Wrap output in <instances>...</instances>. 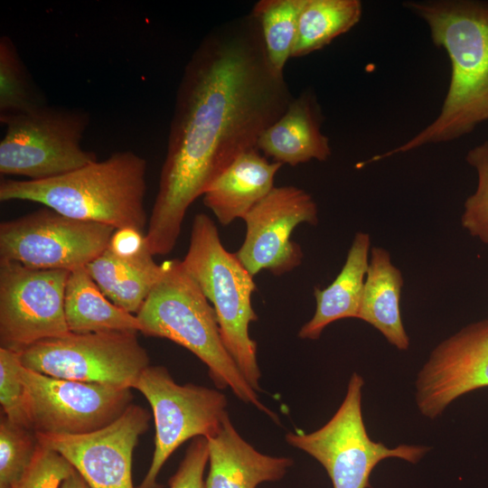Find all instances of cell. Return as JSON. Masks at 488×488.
Returning a JSON list of instances; mask_svg holds the SVG:
<instances>
[{
	"label": "cell",
	"mask_w": 488,
	"mask_h": 488,
	"mask_svg": "<svg viewBox=\"0 0 488 488\" xmlns=\"http://www.w3.org/2000/svg\"><path fill=\"white\" fill-rule=\"evenodd\" d=\"M404 5L427 23L432 42L446 51L451 63L448 89L431 124L362 164L425 145L455 140L488 121V2L409 1Z\"/></svg>",
	"instance_id": "cell-2"
},
{
	"label": "cell",
	"mask_w": 488,
	"mask_h": 488,
	"mask_svg": "<svg viewBox=\"0 0 488 488\" xmlns=\"http://www.w3.org/2000/svg\"><path fill=\"white\" fill-rule=\"evenodd\" d=\"M208 463L207 439L193 438L176 473L169 480L170 488H205L203 478Z\"/></svg>",
	"instance_id": "cell-30"
},
{
	"label": "cell",
	"mask_w": 488,
	"mask_h": 488,
	"mask_svg": "<svg viewBox=\"0 0 488 488\" xmlns=\"http://www.w3.org/2000/svg\"><path fill=\"white\" fill-rule=\"evenodd\" d=\"M40 443L33 430L0 419V488H14L30 469Z\"/></svg>",
	"instance_id": "cell-26"
},
{
	"label": "cell",
	"mask_w": 488,
	"mask_h": 488,
	"mask_svg": "<svg viewBox=\"0 0 488 488\" xmlns=\"http://www.w3.org/2000/svg\"><path fill=\"white\" fill-rule=\"evenodd\" d=\"M89 121V114L82 108L49 104L5 120L0 174L39 181L97 161L95 153L81 146Z\"/></svg>",
	"instance_id": "cell-6"
},
{
	"label": "cell",
	"mask_w": 488,
	"mask_h": 488,
	"mask_svg": "<svg viewBox=\"0 0 488 488\" xmlns=\"http://www.w3.org/2000/svg\"><path fill=\"white\" fill-rule=\"evenodd\" d=\"M19 353L0 347V404L11 422L33 430Z\"/></svg>",
	"instance_id": "cell-27"
},
{
	"label": "cell",
	"mask_w": 488,
	"mask_h": 488,
	"mask_svg": "<svg viewBox=\"0 0 488 488\" xmlns=\"http://www.w3.org/2000/svg\"><path fill=\"white\" fill-rule=\"evenodd\" d=\"M116 229L62 215L48 207L0 224V260L39 269L86 267L108 246Z\"/></svg>",
	"instance_id": "cell-10"
},
{
	"label": "cell",
	"mask_w": 488,
	"mask_h": 488,
	"mask_svg": "<svg viewBox=\"0 0 488 488\" xmlns=\"http://www.w3.org/2000/svg\"><path fill=\"white\" fill-rule=\"evenodd\" d=\"M293 97L267 58L250 15L209 32L192 52L177 88L158 192L145 243L170 253L190 205L262 133Z\"/></svg>",
	"instance_id": "cell-1"
},
{
	"label": "cell",
	"mask_w": 488,
	"mask_h": 488,
	"mask_svg": "<svg viewBox=\"0 0 488 488\" xmlns=\"http://www.w3.org/2000/svg\"><path fill=\"white\" fill-rule=\"evenodd\" d=\"M305 3V0H260L249 14L260 27L267 58L278 73H283L291 57Z\"/></svg>",
	"instance_id": "cell-25"
},
{
	"label": "cell",
	"mask_w": 488,
	"mask_h": 488,
	"mask_svg": "<svg viewBox=\"0 0 488 488\" xmlns=\"http://www.w3.org/2000/svg\"><path fill=\"white\" fill-rule=\"evenodd\" d=\"M65 318L73 333L136 332V317L112 303L99 289L86 267L70 271L65 288Z\"/></svg>",
	"instance_id": "cell-22"
},
{
	"label": "cell",
	"mask_w": 488,
	"mask_h": 488,
	"mask_svg": "<svg viewBox=\"0 0 488 488\" xmlns=\"http://www.w3.org/2000/svg\"><path fill=\"white\" fill-rule=\"evenodd\" d=\"M153 257L147 247L131 256L107 247L86 268L112 303L136 314L164 271L163 264H156Z\"/></svg>",
	"instance_id": "cell-20"
},
{
	"label": "cell",
	"mask_w": 488,
	"mask_h": 488,
	"mask_svg": "<svg viewBox=\"0 0 488 488\" xmlns=\"http://www.w3.org/2000/svg\"><path fill=\"white\" fill-rule=\"evenodd\" d=\"M70 271L0 260V345L20 353L69 333L64 309Z\"/></svg>",
	"instance_id": "cell-11"
},
{
	"label": "cell",
	"mask_w": 488,
	"mask_h": 488,
	"mask_svg": "<svg viewBox=\"0 0 488 488\" xmlns=\"http://www.w3.org/2000/svg\"><path fill=\"white\" fill-rule=\"evenodd\" d=\"M362 377L353 373L342 405L324 426L312 433L286 435L290 446L324 467L333 488H368L371 473L382 459L398 457L415 464L427 450L407 445L389 448L372 441L362 418Z\"/></svg>",
	"instance_id": "cell-7"
},
{
	"label": "cell",
	"mask_w": 488,
	"mask_h": 488,
	"mask_svg": "<svg viewBox=\"0 0 488 488\" xmlns=\"http://www.w3.org/2000/svg\"><path fill=\"white\" fill-rule=\"evenodd\" d=\"M206 439L209 472L205 488H256L264 482L280 480L294 463L289 457L256 450L239 436L229 415L220 430Z\"/></svg>",
	"instance_id": "cell-16"
},
{
	"label": "cell",
	"mask_w": 488,
	"mask_h": 488,
	"mask_svg": "<svg viewBox=\"0 0 488 488\" xmlns=\"http://www.w3.org/2000/svg\"><path fill=\"white\" fill-rule=\"evenodd\" d=\"M243 220L246 237L235 255L253 277L262 269L280 276L301 264L302 249L290 237L298 224L315 225L318 210L305 190L280 186L274 187Z\"/></svg>",
	"instance_id": "cell-13"
},
{
	"label": "cell",
	"mask_w": 488,
	"mask_h": 488,
	"mask_svg": "<svg viewBox=\"0 0 488 488\" xmlns=\"http://www.w3.org/2000/svg\"><path fill=\"white\" fill-rule=\"evenodd\" d=\"M133 389L149 402L155 428L151 465L136 488H163L157 477L167 459L189 439L213 436L229 415L228 402L217 389L177 384L164 366L146 367Z\"/></svg>",
	"instance_id": "cell-9"
},
{
	"label": "cell",
	"mask_w": 488,
	"mask_h": 488,
	"mask_svg": "<svg viewBox=\"0 0 488 488\" xmlns=\"http://www.w3.org/2000/svg\"><path fill=\"white\" fill-rule=\"evenodd\" d=\"M466 161L476 170L478 181L475 192L465 201L462 225L488 243V140L470 149Z\"/></svg>",
	"instance_id": "cell-28"
},
{
	"label": "cell",
	"mask_w": 488,
	"mask_h": 488,
	"mask_svg": "<svg viewBox=\"0 0 488 488\" xmlns=\"http://www.w3.org/2000/svg\"><path fill=\"white\" fill-rule=\"evenodd\" d=\"M23 367L63 380L133 389L150 364L136 332L69 333L45 339L19 353Z\"/></svg>",
	"instance_id": "cell-8"
},
{
	"label": "cell",
	"mask_w": 488,
	"mask_h": 488,
	"mask_svg": "<svg viewBox=\"0 0 488 488\" xmlns=\"http://www.w3.org/2000/svg\"><path fill=\"white\" fill-rule=\"evenodd\" d=\"M361 14L359 0H305L291 57H302L324 48L355 26Z\"/></svg>",
	"instance_id": "cell-23"
},
{
	"label": "cell",
	"mask_w": 488,
	"mask_h": 488,
	"mask_svg": "<svg viewBox=\"0 0 488 488\" xmlns=\"http://www.w3.org/2000/svg\"><path fill=\"white\" fill-rule=\"evenodd\" d=\"M73 471L64 456L40 444L30 469L14 488H61Z\"/></svg>",
	"instance_id": "cell-29"
},
{
	"label": "cell",
	"mask_w": 488,
	"mask_h": 488,
	"mask_svg": "<svg viewBox=\"0 0 488 488\" xmlns=\"http://www.w3.org/2000/svg\"><path fill=\"white\" fill-rule=\"evenodd\" d=\"M182 262L212 304L227 351L249 384L259 391L257 343L249 333V324L258 320L251 304L256 290L253 276L235 253L223 247L215 223L204 213L193 219L188 251Z\"/></svg>",
	"instance_id": "cell-5"
},
{
	"label": "cell",
	"mask_w": 488,
	"mask_h": 488,
	"mask_svg": "<svg viewBox=\"0 0 488 488\" xmlns=\"http://www.w3.org/2000/svg\"><path fill=\"white\" fill-rule=\"evenodd\" d=\"M150 414L135 404L108 426L83 435L36 434L64 456L90 488H134L133 452L149 427Z\"/></svg>",
	"instance_id": "cell-14"
},
{
	"label": "cell",
	"mask_w": 488,
	"mask_h": 488,
	"mask_svg": "<svg viewBox=\"0 0 488 488\" xmlns=\"http://www.w3.org/2000/svg\"><path fill=\"white\" fill-rule=\"evenodd\" d=\"M366 275L358 318L379 330L398 349L407 350L409 340L399 310L403 278L386 249H371Z\"/></svg>",
	"instance_id": "cell-21"
},
{
	"label": "cell",
	"mask_w": 488,
	"mask_h": 488,
	"mask_svg": "<svg viewBox=\"0 0 488 488\" xmlns=\"http://www.w3.org/2000/svg\"><path fill=\"white\" fill-rule=\"evenodd\" d=\"M108 247L118 255H135L146 247L145 235L132 228L116 230Z\"/></svg>",
	"instance_id": "cell-31"
},
{
	"label": "cell",
	"mask_w": 488,
	"mask_h": 488,
	"mask_svg": "<svg viewBox=\"0 0 488 488\" xmlns=\"http://www.w3.org/2000/svg\"><path fill=\"white\" fill-rule=\"evenodd\" d=\"M282 164L269 162L257 148L236 158L207 188L203 203L222 225L244 216L275 187Z\"/></svg>",
	"instance_id": "cell-18"
},
{
	"label": "cell",
	"mask_w": 488,
	"mask_h": 488,
	"mask_svg": "<svg viewBox=\"0 0 488 488\" xmlns=\"http://www.w3.org/2000/svg\"><path fill=\"white\" fill-rule=\"evenodd\" d=\"M48 104L13 40L0 37V122Z\"/></svg>",
	"instance_id": "cell-24"
},
{
	"label": "cell",
	"mask_w": 488,
	"mask_h": 488,
	"mask_svg": "<svg viewBox=\"0 0 488 488\" xmlns=\"http://www.w3.org/2000/svg\"><path fill=\"white\" fill-rule=\"evenodd\" d=\"M370 236L358 232L348 251L346 261L331 285L314 287L315 312L298 333L301 339L316 340L324 329L336 320L358 318L367 274Z\"/></svg>",
	"instance_id": "cell-19"
},
{
	"label": "cell",
	"mask_w": 488,
	"mask_h": 488,
	"mask_svg": "<svg viewBox=\"0 0 488 488\" xmlns=\"http://www.w3.org/2000/svg\"><path fill=\"white\" fill-rule=\"evenodd\" d=\"M488 386V320L441 343L418 374L417 403L430 418L461 395Z\"/></svg>",
	"instance_id": "cell-15"
},
{
	"label": "cell",
	"mask_w": 488,
	"mask_h": 488,
	"mask_svg": "<svg viewBox=\"0 0 488 488\" xmlns=\"http://www.w3.org/2000/svg\"><path fill=\"white\" fill-rule=\"evenodd\" d=\"M146 161L118 151L68 174L32 181L4 178L0 201H30L67 217L143 231Z\"/></svg>",
	"instance_id": "cell-3"
},
{
	"label": "cell",
	"mask_w": 488,
	"mask_h": 488,
	"mask_svg": "<svg viewBox=\"0 0 488 488\" xmlns=\"http://www.w3.org/2000/svg\"><path fill=\"white\" fill-rule=\"evenodd\" d=\"M61 488H90L83 477L74 469V471L64 479Z\"/></svg>",
	"instance_id": "cell-32"
},
{
	"label": "cell",
	"mask_w": 488,
	"mask_h": 488,
	"mask_svg": "<svg viewBox=\"0 0 488 488\" xmlns=\"http://www.w3.org/2000/svg\"><path fill=\"white\" fill-rule=\"evenodd\" d=\"M33 430L83 435L117 419L132 404L130 388L50 377L23 366Z\"/></svg>",
	"instance_id": "cell-12"
},
{
	"label": "cell",
	"mask_w": 488,
	"mask_h": 488,
	"mask_svg": "<svg viewBox=\"0 0 488 488\" xmlns=\"http://www.w3.org/2000/svg\"><path fill=\"white\" fill-rule=\"evenodd\" d=\"M323 114L315 95L305 90L294 98L283 115L260 136L256 148L274 162L296 166L331 155L328 137L321 131Z\"/></svg>",
	"instance_id": "cell-17"
},
{
	"label": "cell",
	"mask_w": 488,
	"mask_h": 488,
	"mask_svg": "<svg viewBox=\"0 0 488 488\" xmlns=\"http://www.w3.org/2000/svg\"><path fill=\"white\" fill-rule=\"evenodd\" d=\"M164 271L136 314L147 336L165 338L186 348L208 368L219 389L230 388L240 400L255 406L273 420V411L258 399L249 384L220 333L213 307L182 260L164 261Z\"/></svg>",
	"instance_id": "cell-4"
}]
</instances>
